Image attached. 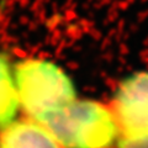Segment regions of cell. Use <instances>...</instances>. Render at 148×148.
Instances as JSON below:
<instances>
[{
  "mask_svg": "<svg viewBox=\"0 0 148 148\" xmlns=\"http://www.w3.org/2000/svg\"><path fill=\"white\" fill-rule=\"evenodd\" d=\"M63 148H112L120 132L110 106L75 99L38 122Z\"/></svg>",
  "mask_w": 148,
  "mask_h": 148,
  "instance_id": "6da1fadb",
  "label": "cell"
},
{
  "mask_svg": "<svg viewBox=\"0 0 148 148\" xmlns=\"http://www.w3.org/2000/svg\"><path fill=\"white\" fill-rule=\"evenodd\" d=\"M15 86L21 108L38 123L77 99L72 79L54 63L26 59L15 67Z\"/></svg>",
  "mask_w": 148,
  "mask_h": 148,
  "instance_id": "7a4b0ae2",
  "label": "cell"
},
{
  "mask_svg": "<svg viewBox=\"0 0 148 148\" xmlns=\"http://www.w3.org/2000/svg\"><path fill=\"white\" fill-rule=\"evenodd\" d=\"M109 106L120 140H148V72L133 73L120 82Z\"/></svg>",
  "mask_w": 148,
  "mask_h": 148,
  "instance_id": "3957f363",
  "label": "cell"
},
{
  "mask_svg": "<svg viewBox=\"0 0 148 148\" xmlns=\"http://www.w3.org/2000/svg\"><path fill=\"white\" fill-rule=\"evenodd\" d=\"M0 148H63L46 130L31 120L12 122L0 133Z\"/></svg>",
  "mask_w": 148,
  "mask_h": 148,
  "instance_id": "277c9868",
  "label": "cell"
},
{
  "mask_svg": "<svg viewBox=\"0 0 148 148\" xmlns=\"http://www.w3.org/2000/svg\"><path fill=\"white\" fill-rule=\"evenodd\" d=\"M20 101L8 57L0 53V133L14 122Z\"/></svg>",
  "mask_w": 148,
  "mask_h": 148,
  "instance_id": "5b68a950",
  "label": "cell"
},
{
  "mask_svg": "<svg viewBox=\"0 0 148 148\" xmlns=\"http://www.w3.org/2000/svg\"><path fill=\"white\" fill-rule=\"evenodd\" d=\"M119 148H148V140L140 141H119Z\"/></svg>",
  "mask_w": 148,
  "mask_h": 148,
  "instance_id": "8992f818",
  "label": "cell"
}]
</instances>
